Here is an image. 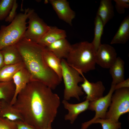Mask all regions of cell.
Segmentation results:
<instances>
[{
	"label": "cell",
	"mask_w": 129,
	"mask_h": 129,
	"mask_svg": "<svg viewBox=\"0 0 129 129\" xmlns=\"http://www.w3.org/2000/svg\"><path fill=\"white\" fill-rule=\"evenodd\" d=\"M52 90L41 82L31 80L19 93L13 105L24 121L37 129H45L52 123L60 102Z\"/></svg>",
	"instance_id": "6da1fadb"
},
{
	"label": "cell",
	"mask_w": 129,
	"mask_h": 129,
	"mask_svg": "<svg viewBox=\"0 0 129 129\" xmlns=\"http://www.w3.org/2000/svg\"><path fill=\"white\" fill-rule=\"evenodd\" d=\"M15 45L32 80L41 82L52 90L55 89L62 81L46 64L43 55L44 47L24 37Z\"/></svg>",
	"instance_id": "7a4b0ae2"
},
{
	"label": "cell",
	"mask_w": 129,
	"mask_h": 129,
	"mask_svg": "<svg viewBox=\"0 0 129 129\" xmlns=\"http://www.w3.org/2000/svg\"><path fill=\"white\" fill-rule=\"evenodd\" d=\"M96 52L91 43L81 42L71 45L66 60L70 66L86 73L95 68Z\"/></svg>",
	"instance_id": "3957f363"
},
{
	"label": "cell",
	"mask_w": 129,
	"mask_h": 129,
	"mask_svg": "<svg viewBox=\"0 0 129 129\" xmlns=\"http://www.w3.org/2000/svg\"><path fill=\"white\" fill-rule=\"evenodd\" d=\"M34 11L33 9H26L24 13L17 14L9 25L1 26L0 50L5 47L15 45L24 37L27 27V20L29 15Z\"/></svg>",
	"instance_id": "277c9868"
},
{
	"label": "cell",
	"mask_w": 129,
	"mask_h": 129,
	"mask_svg": "<svg viewBox=\"0 0 129 129\" xmlns=\"http://www.w3.org/2000/svg\"><path fill=\"white\" fill-rule=\"evenodd\" d=\"M62 79L64 86V99L68 101L71 98H74L78 101L80 97L84 92L79 83L83 82V78L75 69L69 65L64 59L61 60Z\"/></svg>",
	"instance_id": "5b68a950"
},
{
	"label": "cell",
	"mask_w": 129,
	"mask_h": 129,
	"mask_svg": "<svg viewBox=\"0 0 129 129\" xmlns=\"http://www.w3.org/2000/svg\"><path fill=\"white\" fill-rule=\"evenodd\" d=\"M113 94L106 119L114 122H119L120 117L129 112V88L115 90Z\"/></svg>",
	"instance_id": "8992f818"
},
{
	"label": "cell",
	"mask_w": 129,
	"mask_h": 129,
	"mask_svg": "<svg viewBox=\"0 0 129 129\" xmlns=\"http://www.w3.org/2000/svg\"><path fill=\"white\" fill-rule=\"evenodd\" d=\"M114 85L111 84L110 90L108 94L105 96L96 100L89 102L88 109L95 112L94 117L92 119L81 124L80 129H87L94 121L99 119H106L108 108L111 102L112 95L115 90Z\"/></svg>",
	"instance_id": "52a82bcc"
},
{
	"label": "cell",
	"mask_w": 129,
	"mask_h": 129,
	"mask_svg": "<svg viewBox=\"0 0 129 129\" xmlns=\"http://www.w3.org/2000/svg\"><path fill=\"white\" fill-rule=\"evenodd\" d=\"M28 19V26L24 37L38 43L48 30L50 26L40 18L34 11L29 15Z\"/></svg>",
	"instance_id": "ba28073f"
},
{
	"label": "cell",
	"mask_w": 129,
	"mask_h": 129,
	"mask_svg": "<svg viewBox=\"0 0 129 129\" xmlns=\"http://www.w3.org/2000/svg\"><path fill=\"white\" fill-rule=\"evenodd\" d=\"M114 48L107 44H101L96 52V64L102 67L109 69L117 58Z\"/></svg>",
	"instance_id": "9c48e42d"
},
{
	"label": "cell",
	"mask_w": 129,
	"mask_h": 129,
	"mask_svg": "<svg viewBox=\"0 0 129 129\" xmlns=\"http://www.w3.org/2000/svg\"><path fill=\"white\" fill-rule=\"evenodd\" d=\"M75 69L84 79L83 83L80 86L86 95L85 100L89 102L92 101L103 97L105 88L101 81H98L95 83L90 82L85 78L83 73L80 70Z\"/></svg>",
	"instance_id": "30bf717a"
},
{
	"label": "cell",
	"mask_w": 129,
	"mask_h": 129,
	"mask_svg": "<svg viewBox=\"0 0 129 129\" xmlns=\"http://www.w3.org/2000/svg\"><path fill=\"white\" fill-rule=\"evenodd\" d=\"M49 2L59 17L72 26L75 13L70 8L68 2L66 0H50Z\"/></svg>",
	"instance_id": "8fae6325"
},
{
	"label": "cell",
	"mask_w": 129,
	"mask_h": 129,
	"mask_svg": "<svg viewBox=\"0 0 129 129\" xmlns=\"http://www.w3.org/2000/svg\"><path fill=\"white\" fill-rule=\"evenodd\" d=\"M62 103L64 108L68 111V113L64 116V119L69 121L72 124L80 114L88 109L89 101L85 100L79 103L72 104L63 100Z\"/></svg>",
	"instance_id": "7c38bea8"
},
{
	"label": "cell",
	"mask_w": 129,
	"mask_h": 129,
	"mask_svg": "<svg viewBox=\"0 0 129 129\" xmlns=\"http://www.w3.org/2000/svg\"><path fill=\"white\" fill-rule=\"evenodd\" d=\"M12 80L16 87L15 95L11 103L13 105L19 93L32 79L30 73L24 66L15 74L13 77Z\"/></svg>",
	"instance_id": "4fadbf2b"
},
{
	"label": "cell",
	"mask_w": 129,
	"mask_h": 129,
	"mask_svg": "<svg viewBox=\"0 0 129 129\" xmlns=\"http://www.w3.org/2000/svg\"><path fill=\"white\" fill-rule=\"evenodd\" d=\"M71 45L66 38L58 40L45 47L60 59H66L71 48Z\"/></svg>",
	"instance_id": "5bb4252c"
},
{
	"label": "cell",
	"mask_w": 129,
	"mask_h": 129,
	"mask_svg": "<svg viewBox=\"0 0 129 129\" xmlns=\"http://www.w3.org/2000/svg\"><path fill=\"white\" fill-rule=\"evenodd\" d=\"M66 37L64 30L55 26H50L48 30L38 43L45 47L58 40L66 38Z\"/></svg>",
	"instance_id": "9a60e30c"
},
{
	"label": "cell",
	"mask_w": 129,
	"mask_h": 129,
	"mask_svg": "<svg viewBox=\"0 0 129 129\" xmlns=\"http://www.w3.org/2000/svg\"><path fill=\"white\" fill-rule=\"evenodd\" d=\"M0 51L5 65L15 64L22 62L21 54L15 45L5 47Z\"/></svg>",
	"instance_id": "2e32d148"
},
{
	"label": "cell",
	"mask_w": 129,
	"mask_h": 129,
	"mask_svg": "<svg viewBox=\"0 0 129 129\" xmlns=\"http://www.w3.org/2000/svg\"><path fill=\"white\" fill-rule=\"evenodd\" d=\"M129 39V15L121 22L118 29L112 40L111 44H124Z\"/></svg>",
	"instance_id": "e0dca14e"
},
{
	"label": "cell",
	"mask_w": 129,
	"mask_h": 129,
	"mask_svg": "<svg viewBox=\"0 0 129 129\" xmlns=\"http://www.w3.org/2000/svg\"><path fill=\"white\" fill-rule=\"evenodd\" d=\"M0 109V117L6 118L15 122L23 121L22 116L19 111L10 103L1 101Z\"/></svg>",
	"instance_id": "ac0fdd59"
},
{
	"label": "cell",
	"mask_w": 129,
	"mask_h": 129,
	"mask_svg": "<svg viewBox=\"0 0 129 129\" xmlns=\"http://www.w3.org/2000/svg\"><path fill=\"white\" fill-rule=\"evenodd\" d=\"M124 62L119 57L109 68V73L112 78L111 84L115 85L124 80Z\"/></svg>",
	"instance_id": "d6986e66"
},
{
	"label": "cell",
	"mask_w": 129,
	"mask_h": 129,
	"mask_svg": "<svg viewBox=\"0 0 129 129\" xmlns=\"http://www.w3.org/2000/svg\"><path fill=\"white\" fill-rule=\"evenodd\" d=\"M43 55L44 61L47 66L62 81L61 60L52 52L46 49L45 48L43 52Z\"/></svg>",
	"instance_id": "ffe728a7"
},
{
	"label": "cell",
	"mask_w": 129,
	"mask_h": 129,
	"mask_svg": "<svg viewBox=\"0 0 129 129\" xmlns=\"http://www.w3.org/2000/svg\"><path fill=\"white\" fill-rule=\"evenodd\" d=\"M97 15L100 17L104 26L114 16L112 0H101Z\"/></svg>",
	"instance_id": "44dd1931"
},
{
	"label": "cell",
	"mask_w": 129,
	"mask_h": 129,
	"mask_svg": "<svg viewBox=\"0 0 129 129\" xmlns=\"http://www.w3.org/2000/svg\"><path fill=\"white\" fill-rule=\"evenodd\" d=\"M16 87L13 80L0 81V101L11 103L15 95Z\"/></svg>",
	"instance_id": "7402d4cb"
},
{
	"label": "cell",
	"mask_w": 129,
	"mask_h": 129,
	"mask_svg": "<svg viewBox=\"0 0 129 129\" xmlns=\"http://www.w3.org/2000/svg\"><path fill=\"white\" fill-rule=\"evenodd\" d=\"M24 66L23 62L15 64L5 65L0 70V81H8L12 80L14 75Z\"/></svg>",
	"instance_id": "603a6c76"
},
{
	"label": "cell",
	"mask_w": 129,
	"mask_h": 129,
	"mask_svg": "<svg viewBox=\"0 0 129 129\" xmlns=\"http://www.w3.org/2000/svg\"><path fill=\"white\" fill-rule=\"evenodd\" d=\"M94 24V36L91 43L96 52L102 44L101 39L104 26L100 18L97 15L95 19Z\"/></svg>",
	"instance_id": "cb8c5ba5"
},
{
	"label": "cell",
	"mask_w": 129,
	"mask_h": 129,
	"mask_svg": "<svg viewBox=\"0 0 129 129\" xmlns=\"http://www.w3.org/2000/svg\"><path fill=\"white\" fill-rule=\"evenodd\" d=\"M14 0H0V21L5 20L12 7Z\"/></svg>",
	"instance_id": "d4e9b609"
},
{
	"label": "cell",
	"mask_w": 129,
	"mask_h": 129,
	"mask_svg": "<svg viewBox=\"0 0 129 129\" xmlns=\"http://www.w3.org/2000/svg\"><path fill=\"white\" fill-rule=\"evenodd\" d=\"M97 123L100 124L102 129H119L121 128L120 122H113L107 119H98L93 123V124Z\"/></svg>",
	"instance_id": "484cf974"
},
{
	"label": "cell",
	"mask_w": 129,
	"mask_h": 129,
	"mask_svg": "<svg viewBox=\"0 0 129 129\" xmlns=\"http://www.w3.org/2000/svg\"><path fill=\"white\" fill-rule=\"evenodd\" d=\"M115 2V8L117 12L119 14L124 13L125 9L129 8V0H114Z\"/></svg>",
	"instance_id": "4316f807"
},
{
	"label": "cell",
	"mask_w": 129,
	"mask_h": 129,
	"mask_svg": "<svg viewBox=\"0 0 129 129\" xmlns=\"http://www.w3.org/2000/svg\"><path fill=\"white\" fill-rule=\"evenodd\" d=\"M0 129H17L16 122L0 117Z\"/></svg>",
	"instance_id": "83f0119b"
},
{
	"label": "cell",
	"mask_w": 129,
	"mask_h": 129,
	"mask_svg": "<svg viewBox=\"0 0 129 129\" xmlns=\"http://www.w3.org/2000/svg\"><path fill=\"white\" fill-rule=\"evenodd\" d=\"M18 5L16 0H14L11 9L8 16L5 20V22H11L14 20L17 15L16 10Z\"/></svg>",
	"instance_id": "f1b7e54d"
},
{
	"label": "cell",
	"mask_w": 129,
	"mask_h": 129,
	"mask_svg": "<svg viewBox=\"0 0 129 129\" xmlns=\"http://www.w3.org/2000/svg\"><path fill=\"white\" fill-rule=\"evenodd\" d=\"M17 129H37L33 126L22 120L15 121Z\"/></svg>",
	"instance_id": "f546056e"
},
{
	"label": "cell",
	"mask_w": 129,
	"mask_h": 129,
	"mask_svg": "<svg viewBox=\"0 0 129 129\" xmlns=\"http://www.w3.org/2000/svg\"><path fill=\"white\" fill-rule=\"evenodd\" d=\"M125 88H129V78L119 82L115 85V90Z\"/></svg>",
	"instance_id": "4dcf8cb0"
},
{
	"label": "cell",
	"mask_w": 129,
	"mask_h": 129,
	"mask_svg": "<svg viewBox=\"0 0 129 129\" xmlns=\"http://www.w3.org/2000/svg\"><path fill=\"white\" fill-rule=\"evenodd\" d=\"M5 65L3 57L1 52L0 50V70Z\"/></svg>",
	"instance_id": "1f68e13d"
},
{
	"label": "cell",
	"mask_w": 129,
	"mask_h": 129,
	"mask_svg": "<svg viewBox=\"0 0 129 129\" xmlns=\"http://www.w3.org/2000/svg\"><path fill=\"white\" fill-rule=\"evenodd\" d=\"M52 123L49 124L47 127L45 129H52Z\"/></svg>",
	"instance_id": "d6a6232c"
},
{
	"label": "cell",
	"mask_w": 129,
	"mask_h": 129,
	"mask_svg": "<svg viewBox=\"0 0 129 129\" xmlns=\"http://www.w3.org/2000/svg\"><path fill=\"white\" fill-rule=\"evenodd\" d=\"M1 101H0V109L1 108Z\"/></svg>",
	"instance_id": "836d02e7"
}]
</instances>
